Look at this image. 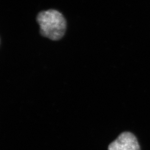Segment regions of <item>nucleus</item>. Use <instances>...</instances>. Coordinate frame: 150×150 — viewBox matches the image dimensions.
Instances as JSON below:
<instances>
[{
    "instance_id": "obj_1",
    "label": "nucleus",
    "mask_w": 150,
    "mask_h": 150,
    "mask_svg": "<svg viewBox=\"0 0 150 150\" xmlns=\"http://www.w3.org/2000/svg\"><path fill=\"white\" fill-rule=\"evenodd\" d=\"M37 21L43 37L52 40H58L65 34L66 21L62 14L57 10L49 9L40 12L37 16Z\"/></svg>"
},
{
    "instance_id": "obj_2",
    "label": "nucleus",
    "mask_w": 150,
    "mask_h": 150,
    "mask_svg": "<svg viewBox=\"0 0 150 150\" xmlns=\"http://www.w3.org/2000/svg\"><path fill=\"white\" fill-rule=\"evenodd\" d=\"M108 150H140L137 139L133 134L125 132L111 143Z\"/></svg>"
}]
</instances>
